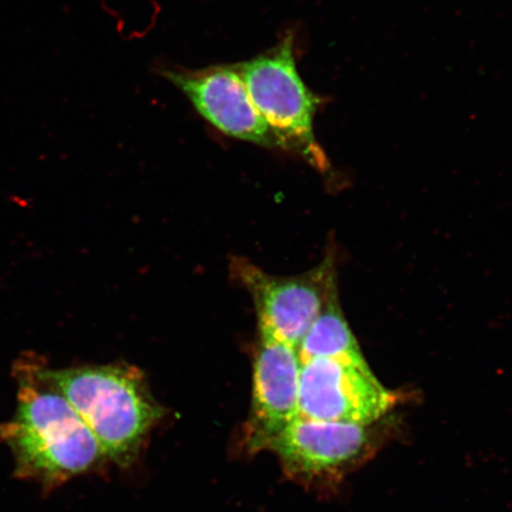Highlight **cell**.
<instances>
[{
  "instance_id": "7a4b0ae2",
  "label": "cell",
  "mask_w": 512,
  "mask_h": 512,
  "mask_svg": "<svg viewBox=\"0 0 512 512\" xmlns=\"http://www.w3.org/2000/svg\"><path fill=\"white\" fill-rule=\"evenodd\" d=\"M41 371L92 431L104 456L130 462L159 416L142 380L132 370L114 366H42Z\"/></svg>"
},
{
  "instance_id": "6da1fadb",
  "label": "cell",
  "mask_w": 512,
  "mask_h": 512,
  "mask_svg": "<svg viewBox=\"0 0 512 512\" xmlns=\"http://www.w3.org/2000/svg\"><path fill=\"white\" fill-rule=\"evenodd\" d=\"M34 358L16 362L18 383L14 416L0 426V439L15 459V475L56 488L92 469L104 457L98 440L55 387L44 379Z\"/></svg>"
},
{
  "instance_id": "ba28073f",
  "label": "cell",
  "mask_w": 512,
  "mask_h": 512,
  "mask_svg": "<svg viewBox=\"0 0 512 512\" xmlns=\"http://www.w3.org/2000/svg\"><path fill=\"white\" fill-rule=\"evenodd\" d=\"M368 443L367 427L344 422L294 419L270 448L288 470L313 475L348 464Z\"/></svg>"
},
{
  "instance_id": "5b68a950",
  "label": "cell",
  "mask_w": 512,
  "mask_h": 512,
  "mask_svg": "<svg viewBox=\"0 0 512 512\" xmlns=\"http://www.w3.org/2000/svg\"><path fill=\"white\" fill-rule=\"evenodd\" d=\"M394 402L366 358H315L300 368L299 418L368 427L386 415Z\"/></svg>"
},
{
  "instance_id": "8992f818",
  "label": "cell",
  "mask_w": 512,
  "mask_h": 512,
  "mask_svg": "<svg viewBox=\"0 0 512 512\" xmlns=\"http://www.w3.org/2000/svg\"><path fill=\"white\" fill-rule=\"evenodd\" d=\"M163 75L217 130L245 142L278 147L270 126L256 110L238 66L166 69Z\"/></svg>"
},
{
  "instance_id": "3957f363",
  "label": "cell",
  "mask_w": 512,
  "mask_h": 512,
  "mask_svg": "<svg viewBox=\"0 0 512 512\" xmlns=\"http://www.w3.org/2000/svg\"><path fill=\"white\" fill-rule=\"evenodd\" d=\"M238 69L278 147L324 170L328 159L313 131V119L323 99L307 88L298 72L294 36L287 34L265 54L238 64Z\"/></svg>"
},
{
  "instance_id": "9c48e42d",
  "label": "cell",
  "mask_w": 512,
  "mask_h": 512,
  "mask_svg": "<svg viewBox=\"0 0 512 512\" xmlns=\"http://www.w3.org/2000/svg\"><path fill=\"white\" fill-rule=\"evenodd\" d=\"M298 355L300 363L315 360V358L364 360L360 345L338 304L337 290L331 293L323 310L307 330L299 345Z\"/></svg>"
},
{
  "instance_id": "52a82bcc",
  "label": "cell",
  "mask_w": 512,
  "mask_h": 512,
  "mask_svg": "<svg viewBox=\"0 0 512 512\" xmlns=\"http://www.w3.org/2000/svg\"><path fill=\"white\" fill-rule=\"evenodd\" d=\"M300 358L298 350L272 339H261L254 367L253 411L249 447H270L299 416Z\"/></svg>"
},
{
  "instance_id": "277c9868",
  "label": "cell",
  "mask_w": 512,
  "mask_h": 512,
  "mask_svg": "<svg viewBox=\"0 0 512 512\" xmlns=\"http://www.w3.org/2000/svg\"><path fill=\"white\" fill-rule=\"evenodd\" d=\"M233 266L236 277L254 300L261 339H272L298 350L307 330L336 291L331 258L297 277H275L243 259Z\"/></svg>"
}]
</instances>
